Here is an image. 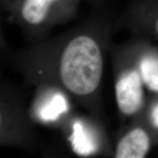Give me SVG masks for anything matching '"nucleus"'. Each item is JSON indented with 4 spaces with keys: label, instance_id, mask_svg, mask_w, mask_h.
<instances>
[{
    "label": "nucleus",
    "instance_id": "obj_8",
    "mask_svg": "<svg viewBox=\"0 0 158 158\" xmlns=\"http://www.w3.org/2000/svg\"><path fill=\"white\" fill-rule=\"evenodd\" d=\"M140 75L150 90L158 92V56H144L140 62Z\"/></svg>",
    "mask_w": 158,
    "mask_h": 158
},
{
    "label": "nucleus",
    "instance_id": "obj_3",
    "mask_svg": "<svg viewBox=\"0 0 158 158\" xmlns=\"http://www.w3.org/2000/svg\"><path fill=\"white\" fill-rule=\"evenodd\" d=\"M81 0H21L9 12L31 41L42 40L51 28L76 17Z\"/></svg>",
    "mask_w": 158,
    "mask_h": 158
},
{
    "label": "nucleus",
    "instance_id": "obj_10",
    "mask_svg": "<svg viewBox=\"0 0 158 158\" xmlns=\"http://www.w3.org/2000/svg\"><path fill=\"white\" fill-rule=\"evenodd\" d=\"M152 120L154 126L158 127V104L154 108L152 112Z\"/></svg>",
    "mask_w": 158,
    "mask_h": 158
},
{
    "label": "nucleus",
    "instance_id": "obj_7",
    "mask_svg": "<svg viewBox=\"0 0 158 158\" xmlns=\"http://www.w3.org/2000/svg\"><path fill=\"white\" fill-rule=\"evenodd\" d=\"M147 133L141 128L130 130L121 138L116 148V158H143L149 149Z\"/></svg>",
    "mask_w": 158,
    "mask_h": 158
},
{
    "label": "nucleus",
    "instance_id": "obj_2",
    "mask_svg": "<svg viewBox=\"0 0 158 158\" xmlns=\"http://www.w3.org/2000/svg\"><path fill=\"white\" fill-rule=\"evenodd\" d=\"M37 143L24 95L14 84L0 79V145L31 150Z\"/></svg>",
    "mask_w": 158,
    "mask_h": 158
},
{
    "label": "nucleus",
    "instance_id": "obj_6",
    "mask_svg": "<svg viewBox=\"0 0 158 158\" xmlns=\"http://www.w3.org/2000/svg\"><path fill=\"white\" fill-rule=\"evenodd\" d=\"M86 120L70 113L58 124L63 127L73 150L78 155H90L98 149L95 138Z\"/></svg>",
    "mask_w": 158,
    "mask_h": 158
},
{
    "label": "nucleus",
    "instance_id": "obj_11",
    "mask_svg": "<svg viewBox=\"0 0 158 158\" xmlns=\"http://www.w3.org/2000/svg\"><path fill=\"white\" fill-rule=\"evenodd\" d=\"M5 45V40H4L3 35H2V29H1V25H0V48H2Z\"/></svg>",
    "mask_w": 158,
    "mask_h": 158
},
{
    "label": "nucleus",
    "instance_id": "obj_12",
    "mask_svg": "<svg viewBox=\"0 0 158 158\" xmlns=\"http://www.w3.org/2000/svg\"><path fill=\"white\" fill-rule=\"evenodd\" d=\"M156 30H157V32L158 33V19L157 20V22H156Z\"/></svg>",
    "mask_w": 158,
    "mask_h": 158
},
{
    "label": "nucleus",
    "instance_id": "obj_9",
    "mask_svg": "<svg viewBox=\"0 0 158 158\" xmlns=\"http://www.w3.org/2000/svg\"><path fill=\"white\" fill-rule=\"evenodd\" d=\"M21 0H0V6L9 13Z\"/></svg>",
    "mask_w": 158,
    "mask_h": 158
},
{
    "label": "nucleus",
    "instance_id": "obj_4",
    "mask_svg": "<svg viewBox=\"0 0 158 158\" xmlns=\"http://www.w3.org/2000/svg\"><path fill=\"white\" fill-rule=\"evenodd\" d=\"M36 98L29 110L32 119L56 125L70 114L71 100L62 91L51 86H37Z\"/></svg>",
    "mask_w": 158,
    "mask_h": 158
},
{
    "label": "nucleus",
    "instance_id": "obj_5",
    "mask_svg": "<svg viewBox=\"0 0 158 158\" xmlns=\"http://www.w3.org/2000/svg\"><path fill=\"white\" fill-rule=\"evenodd\" d=\"M115 94L118 110L122 114L132 116L137 113L143 100L142 78L137 70L128 69L118 75Z\"/></svg>",
    "mask_w": 158,
    "mask_h": 158
},
{
    "label": "nucleus",
    "instance_id": "obj_1",
    "mask_svg": "<svg viewBox=\"0 0 158 158\" xmlns=\"http://www.w3.org/2000/svg\"><path fill=\"white\" fill-rule=\"evenodd\" d=\"M13 63L36 87L58 89L86 109H90L103 73L102 50L89 23L37 42L15 54Z\"/></svg>",
    "mask_w": 158,
    "mask_h": 158
}]
</instances>
